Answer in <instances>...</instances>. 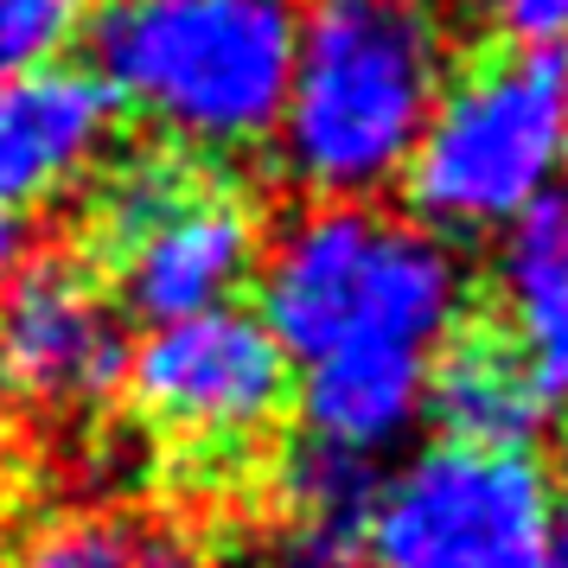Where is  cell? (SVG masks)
I'll return each instance as SVG.
<instances>
[{
  "label": "cell",
  "mask_w": 568,
  "mask_h": 568,
  "mask_svg": "<svg viewBox=\"0 0 568 568\" xmlns=\"http://www.w3.org/2000/svg\"><path fill=\"white\" fill-rule=\"evenodd\" d=\"M32 262V224L20 211H0V294L13 287V275Z\"/></svg>",
  "instance_id": "17"
},
{
  "label": "cell",
  "mask_w": 568,
  "mask_h": 568,
  "mask_svg": "<svg viewBox=\"0 0 568 568\" xmlns=\"http://www.w3.org/2000/svg\"><path fill=\"white\" fill-rule=\"evenodd\" d=\"M122 389L148 435L224 466L275 440L282 415L294 409V364L250 307H217L148 326V338L129 345Z\"/></svg>",
  "instance_id": "7"
},
{
  "label": "cell",
  "mask_w": 568,
  "mask_h": 568,
  "mask_svg": "<svg viewBox=\"0 0 568 568\" xmlns=\"http://www.w3.org/2000/svg\"><path fill=\"white\" fill-rule=\"evenodd\" d=\"M122 109L90 64H39L0 78V211L52 205L109 166Z\"/></svg>",
  "instance_id": "9"
},
{
  "label": "cell",
  "mask_w": 568,
  "mask_h": 568,
  "mask_svg": "<svg viewBox=\"0 0 568 568\" xmlns=\"http://www.w3.org/2000/svg\"><path fill=\"white\" fill-rule=\"evenodd\" d=\"M301 0H103L90 71L185 160L256 154L282 129Z\"/></svg>",
  "instance_id": "2"
},
{
  "label": "cell",
  "mask_w": 568,
  "mask_h": 568,
  "mask_svg": "<svg viewBox=\"0 0 568 568\" xmlns=\"http://www.w3.org/2000/svg\"><path fill=\"white\" fill-rule=\"evenodd\" d=\"M129 320L83 256H32L0 294V403L20 415H90L129 377Z\"/></svg>",
  "instance_id": "8"
},
{
  "label": "cell",
  "mask_w": 568,
  "mask_h": 568,
  "mask_svg": "<svg viewBox=\"0 0 568 568\" xmlns=\"http://www.w3.org/2000/svg\"><path fill=\"white\" fill-rule=\"evenodd\" d=\"M7 568H211L180 524L148 511H64L39 524Z\"/></svg>",
  "instance_id": "13"
},
{
  "label": "cell",
  "mask_w": 568,
  "mask_h": 568,
  "mask_svg": "<svg viewBox=\"0 0 568 568\" xmlns=\"http://www.w3.org/2000/svg\"><path fill=\"white\" fill-rule=\"evenodd\" d=\"M568 58L491 52L454 64L428 129L403 166V199L440 243L517 231L542 199H556L568 166Z\"/></svg>",
  "instance_id": "4"
},
{
  "label": "cell",
  "mask_w": 568,
  "mask_h": 568,
  "mask_svg": "<svg viewBox=\"0 0 568 568\" xmlns=\"http://www.w3.org/2000/svg\"><path fill=\"white\" fill-rule=\"evenodd\" d=\"M83 20H90L83 0H0V78L58 64Z\"/></svg>",
  "instance_id": "15"
},
{
  "label": "cell",
  "mask_w": 568,
  "mask_h": 568,
  "mask_svg": "<svg viewBox=\"0 0 568 568\" xmlns=\"http://www.w3.org/2000/svg\"><path fill=\"white\" fill-rule=\"evenodd\" d=\"M377 486H384V460H358V454L320 447L307 435L294 440L282 460V511L307 517V524H352V530H364L371 505H377Z\"/></svg>",
  "instance_id": "14"
},
{
  "label": "cell",
  "mask_w": 568,
  "mask_h": 568,
  "mask_svg": "<svg viewBox=\"0 0 568 568\" xmlns=\"http://www.w3.org/2000/svg\"><path fill=\"white\" fill-rule=\"evenodd\" d=\"M256 320L287 364L338 352L435 358L466 320V268L454 243L377 205H307L262 243Z\"/></svg>",
  "instance_id": "3"
},
{
  "label": "cell",
  "mask_w": 568,
  "mask_h": 568,
  "mask_svg": "<svg viewBox=\"0 0 568 568\" xmlns=\"http://www.w3.org/2000/svg\"><path fill=\"white\" fill-rule=\"evenodd\" d=\"M537 568H568V479L556 486V505H549V542H542Z\"/></svg>",
  "instance_id": "18"
},
{
  "label": "cell",
  "mask_w": 568,
  "mask_h": 568,
  "mask_svg": "<svg viewBox=\"0 0 568 568\" xmlns=\"http://www.w3.org/2000/svg\"><path fill=\"white\" fill-rule=\"evenodd\" d=\"M454 64L447 0H301L282 173L313 205H371L403 180Z\"/></svg>",
  "instance_id": "1"
},
{
  "label": "cell",
  "mask_w": 568,
  "mask_h": 568,
  "mask_svg": "<svg viewBox=\"0 0 568 568\" xmlns=\"http://www.w3.org/2000/svg\"><path fill=\"white\" fill-rule=\"evenodd\" d=\"M422 389H428V358H403V352H338L301 364L294 377L301 435L358 460H384L422 422Z\"/></svg>",
  "instance_id": "11"
},
{
  "label": "cell",
  "mask_w": 568,
  "mask_h": 568,
  "mask_svg": "<svg viewBox=\"0 0 568 568\" xmlns=\"http://www.w3.org/2000/svg\"><path fill=\"white\" fill-rule=\"evenodd\" d=\"M562 148H568V141H562Z\"/></svg>",
  "instance_id": "21"
},
{
  "label": "cell",
  "mask_w": 568,
  "mask_h": 568,
  "mask_svg": "<svg viewBox=\"0 0 568 568\" xmlns=\"http://www.w3.org/2000/svg\"><path fill=\"white\" fill-rule=\"evenodd\" d=\"M556 479L537 454L428 440L384 473L364 568H537Z\"/></svg>",
  "instance_id": "6"
},
{
  "label": "cell",
  "mask_w": 568,
  "mask_h": 568,
  "mask_svg": "<svg viewBox=\"0 0 568 568\" xmlns=\"http://www.w3.org/2000/svg\"><path fill=\"white\" fill-rule=\"evenodd\" d=\"M466 7L498 32V45L568 58V0H466Z\"/></svg>",
  "instance_id": "16"
},
{
  "label": "cell",
  "mask_w": 568,
  "mask_h": 568,
  "mask_svg": "<svg viewBox=\"0 0 568 568\" xmlns=\"http://www.w3.org/2000/svg\"><path fill=\"white\" fill-rule=\"evenodd\" d=\"M90 268L122 320L173 326L199 313L236 307L262 268V217L231 180L199 160L129 154L103 166L90 205Z\"/></svg>",
  "instance_id": "5"
},
{
  "label": "cell",
  "mask_w": 568,
  "mask_h": 568,
  "mask_svg": "<svg viewBox=\"0 0 568 568\" xmlns=\"http://www.w3.org/2000/svg\"><path fill=\"white\" fill-rule=\"evenodd\" d=\"M537 224H542L549 236H556V250L568 256V192H556V199H542V205H537Z\"/></svg>",
  "instance_id": "19"
},
{
  "label": "cell",
  "mask_w": 568,
  "mask_h": 568,
  "mask_svg": "<svg viewBox=\"0 0 568 568\" xmlns=\"http://www.w3.org/2000/svg\"><path fill=\"white\" fill-rule=\"evenodd\" d=\"M422 415H435V440L505 447V454H537V440L556 422L542 384L517 352V338L491 320H460L440 338V352L428 358Z\"/></svg>",
  "instance_id": "10"
},
{
  "label": "cell",
  "mask_w": 568,
  "mask_h": 568,
  "mask_svg": "<svg viewBox=\"0 0 568 568\" xmlns=\"http://www.w3.org/2000/svg\"><path fill=\"white\" fill-rule=\"evenodd\" d=\"M498 287H505V307H511L505 333L517 338V352L530 364V377L542 384L549 409L568 415V256L537 224V211L517 231H505Z\"/></svg>",
  "instance_id": "12"
},
{
  "label": "cell",
  "mask_w": 568,
  "mask_h": 568,
  "mask_svg": "<svg viewBox=\"0 0 568 568\" xmlns=\"http://www.w3.org/2000/svg\"><path fill=\"white\" fill-rule=\"evenodd\" d=\"M0 568H7V549H0Z\"/></svg>",
  "instance_id": "20"
}]
</instances>
